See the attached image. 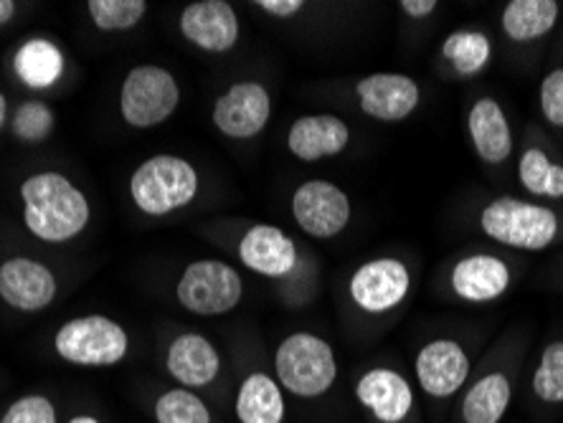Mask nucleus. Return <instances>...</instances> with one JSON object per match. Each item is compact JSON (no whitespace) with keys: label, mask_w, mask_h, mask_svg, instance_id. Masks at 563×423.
<instances>
[{"label":"nucleus","mask_w":563,"mask_h":423,"mask_svg":"<svg viewBox=\"0 0 563 423\" xmlns=\"http://www.w3.org/2000/svg\"><path fill=\"white\" fill-rule=\"evenodd\" d=\"M21 198L23 223L38 242L46 244H66L77 238L92 215L87 196L69 178L54 170L36 172L23 180Z\"/></svg>","instance_id":"obj_1"},{"label":"nucleus","mask_w":563,"mask_h":423,"mask_svg":"<svg viewBox=\"0 0 563 423\" xmlns=\"http://www.w3.org/2000/svg\"><path fill=\"white\" fill-rule=\"evenodd\" d=\"M477 226L490 242L516 252H545L561 234L559 213L543 203L498 196L477 213Z\"/></svg>","instance_id":"obj_2"},{"label":"nucleus","mask_w":563,"mask_h":423,"mask_svg":"<svg viewBox=\"0 0 563 423\" xmlns=\"http://www.w3.org/2000/svg\"><path fill=\"white\" fill-rule=\"evenodd\" d=\"M275 378L282 391L300 401L322 398L338 380L333 345L314 333L287 335L275 350Z\"/></svg>","instance_id":"obj_3"},{"label":"nucleus","mask_w":563,"mask_h":423,"mask_svg":"<svg viewBox=\"0 0 563 423\" xmlns=\"http://www.w3.org/2000/svg\"><path fill=\"white\" fill-rule=\"evenodd\" d=\"M198 188V170L178 155L147 157L130 178L132 203L147 215H168L186 209L196 201Z\"/></svg>","instance_id":"obj_4"},{"label":"nucleus","mask_w":563,"mask_h":423,"mask_svg":"<svg viewBox=\"0 0 563 423\" xmlns=\"http://www.w3.org/2000/svg\"><path fill=\"white\" fill-rule=\"evenodd\" d=\"M54 350L62 360L79 368H110L125 360L130 337L120 322L104 314L74 318L54 335Z\"/></svg>","instance_id":"obj_5"},{"label":"nucleus","mask_w":563,"mask_h":423,"mask_svg":"<svg viewBox=\"0 0 563 423\" xmlns=\"http://www.w3.org/2000/svg\"><path fill=\"white\" fill-rule=\"evenodd\" d=\"M176 297L198 318H221L244 300V279L221 259H198L180 274Z\"/></svg>","instance_id":"obj_6"},{"label":"nucleus","mask_w":563,"mask_h":423,"mask_svg":"<svg viewBox=\"0 0 563 423\" xmlns=\"http://www.w3.org/2000/svg\"><path fill=\"white\" fill-rule=\"evenodd\" d=\"M180 87L168 69L140 64L125 77L120 89V114L130 127L151 130L178 110Z\"/></svg>","instance_id":"obj_7"},{"label":"nucleus","mask_w":563,"mask_h":423,"mask_svg":"<svg viewBox=\"0 0 563 423\" xmlns=\"http://www.w3.org/2000/svg\"><path fill=\"white\" fill-rule=\"evenodd\" d=\"M472 378V355L457 337H432L413 355V380L429 401H450Z\"/></svg>","instance_id":"obj_8"},{"label":"nucleus","mask_w":563,"mask_h":423,"mask_svg":"<svg viewBox=\"0 0 563 423\" xmlns=\"http://www.w3.org/2000/svg\"><path fill=\"white\" fill-rule=\"evenodd\" d=\"M411 269L399 256H376L351 274L347 294L366 314H386L407 302L411 292Z\"/></svg>","instance_id":"obj_9"},{"label":"nucleus","mask_w":563,"mask_h":423,"mask_svg":"<svg viewBox=\"0 0 563 423\" xmlns=\"http://www.w3.org/2000/svg\"><path fill=\"white\" fill-rule=\"evenodd\" d=\"M355 403L376 423L417 421V388L401 370L376 365L361 372L353 388Z\"/></svg>","instance_id":"obj_10"},{"label":"nucleus","mask_w":563,"mask_h":423,"mask_svg":"<svg viewBox=\"0 0 563 423\" xmlns=\"http://www.w3.org/2000/svg\"><path fill=\"white\" fill-rule=\"evenodd\" d=\"M351 198L335 182L314 178L305 180L292 193V219L302 234L320 242L343 234L351 223Z\"/></svg>","instance_id":"obj_11"},{"label":"nucleus","mask_w":563,"mask_h":423,"mask_svg":"<svg viewBox=\"0 0 563 423\" xmlns=\"http://www.w3.org/2000/svg\"><path fill=\"white\" fill-rule=\"evenodd\" d=\"M272 118V97L260 81H236L213 102V127L229 140H254Z\"/></svg>","instance_id":"obj_12"},{"label":"nucleus","mask_w":563,"mask_h":423,"mask_svg":"<svg viewBox=\"0 0 563 423\" xmlns=\"http://www.w3.org/2000/svg\"><path fill=\"white\" fill-rule=\"evenodd\" d=\"M512 287V267L498 254L472 252L450 269V289L460 302L493 304Z\"/></svg>","instance_id":"obj_13"},{"label":"nucleus","mask_w":563,"mask_h":423,"mask_svg":"<svg viewBox=\"0 0 563 423\" xmlns=\"http://www.w3.org/2000/svg\"><path fill=\"white\" fill-rule=\"evenodd\" d=\"M355 99L363 114L376 122H404L421 104V87L409 74L378 71L355 85Z\"/></svg>","instance_id":"obj_14"},{"label":"nucleus","mask_w":563,"mask_h":423,"mask_svg":"<svg viewBox=\"0 0 563 423\" xmlns=\"http://www.w3.org/2000/svg\"><path fill=\"white\" fill-rule=\"evenodd\" d=\"M180 33L206 54H227L242 36L239 15L227 0H198L180 13Z\"/></svg>","instance_id":"obj_15"},{"label":"nucleus","mask_w":563,"mask_h":423,"mask_svg":"<svg viewBox=\"0 0 563 423\" xmlns=\"http://www.w3.org/2000/svg\"><path fill=\"white\" fill-rule=\"evenodd\" d=\"M59 285L46 264L13 256L0 264V300L19 312H41L54 302Z\"/></svg>","instance_id":"obj_16"},{"label":"nucleus","mask_w":563,"mask_h":423,"mask_svg":"<svg viewBox=\"0 0 563 423\" xmlns=\"http://www.w3.org/2000/svg\"><path fill=\"white\" fill-rule=\"evenodd\" d=\"M165 370L186 391H203L221 376V353L201 333H180L165 353Z\"/></svg>","instance_id":"obj_17"},{"label":"nucleus","mask_w":563,"mask_h":423,"mask_svg":"<svg viewBox=\"0 0 563 423\" xmlns=\"http://www.w3.org/2000/svg\"><path fill=\"white\" fill-rule=\"evenodd\" d=\"M236 254L246 269L264 279H285L300 261L292 236L269 223H256L246 231L236 246Z\"/></svg>","instance_id":"obj_18"},{"label":"nucleus","mask_w":563,"mask_h":423,"mask_svg":"<svg viewBox=\"0 0 563 423\" xmlns=\"http://www.w3.org/2000/svg\"><path fill=\"white\" fill-rule=\"evenodd\" d=\"M467 135L477 160L490 168H498L510 160L512 147V127L503 104L495 97H477L467 112Z\"/></svg>","instance_id":"obj_19"},{"label":"nucleus","mask_w":563,"mask_h":423,"mask_svg":"<svg viewBox=\"0 0 563 423\" xmlns=\"http://www.w3.org/2000/svg\"><path fill=\"white\" fill-rule=\"evenodd\" d=\"M516 383L508 368H490L470 378L460 398V423H503L508 416Z\"/></svg>","instance_id":"obj_20"},{"label":"nucleus","mask_w":563,"mask_h":423,"mask_svg":"<svg viewBox=\"0 0 563 423\" xmlns=\"http://www.w3.org/2000/svg\"><path fill=\"white\" fill-rule=\"evenodd\" d=\"M351 143V127L335 114H305L287 132V151L302 163L341 155Z\"/></svg>","instance_id":"obj_21"},{"label":"nucleus","mask_w":563,"mask_h":423,"mask_svg":"<svg viewBox=\"0 0 563 423\" xmlns=\"http://www.w3.org/2000/svg\"><path fill=\"white\" fill-rule=\"evenodd\" d=\"M234 416L239 423H285L287 401L275 376L254 370L236 388Z\"/></svg>","instance_id":"obj_22"},{"label":"nucleus","mask_w":563,"mask_h":423,"mask_svg":"<svg viewBox=\"0 0 563 423\" xmlns=\"http://www.w3.org/2000/svg\"><path fill=\"white\" fill-rule=\"evenodd\" d=\"M559 15L556 0H510L500 13V29L512 44H536L556 29Z\"/></svg>","instance_id":"obj_23"},{"label":"nucleus","mask_w":563,"mask_h":423,"mask_svg":"<svg viewBox=\"0 0 563 423\" xmlns=\"http://www.w3.org/2000/svg\"><path fill=\"white\" fill-rule=\"evenodd\" d=\"M13 71L31 89H48L62 79L64 54L48 38H31L13 56Z\"/></svg>","instance_id":"obj_24"},{"label":"nucleus","mask_w":563,"mask_h":423,"mask_svg":"<svg viewBox=\"0 0 563 423\" xmlns=\"http://www.w3.org/2000/svg\"><path fill=\"white\" fill-rule=\"evenodd\" d=\"M439 52L457 77H477L493 62V41L479 29H457L442 41Z\"/></svg>","instance_id":"obj_25"},{"label":"nucleus","mask_w":563,"mask_h":423,"mask_svg":"<svg viewBox=\"0 0 563 423\" xmlns=\"http://www.w3.org/2000/svg\"><path fill=\"white\" fill-rule=\"evenodd\" d=\"M518 182L523 190L545 198V201H561L563 198V165L551 160L541 147H526L518 157Z\"/></svg>","instance_id":"obj_26"},{"label":"nucleus","mask_w":563,"mask_h":423,"mask_svg":"<svg viewBox=\"0 0 563 423\" xmlns=\"http://www.w3.org/2000/svg\"><path fill=\"white\" fill-rule=\"evenodd\" d=\"M531 393L538 403L549 409L563 405V339H551L538 353L531 372Z\"/></svg>","instance_id":"obj_27"},{"label":"nucleus","mask_w":563,"mask_h":423,"mask_svg":"<svg viewBox=\"0 0 563 423\" xmlns=\"http://www.w3.org/2000/svg\"><path fill=\"white\" fill-rule=\"evenodd\" d=\"M155 423H213V413L201 396L186 388H168L155 398Z\"/></svg>","instance_id":"obj_28"},{"label":"nucleus","mask_w":563,"mask_h":423,"mask_svg":"<svg viewBox=\"0 0 563 423\" xmlns=\"http://www.w3.org/2000/svg\"><path fill=\"white\" fill-rule=\"evenodd\" d=\"M87 11L92 15L95 26L107 33L130 31L145 19V0H89Z\"/></svg>","instance_id":"obj_29"},{"label":"nucleus","mask_w":563,"mask_h":423,"mask_svg":"<svg viewBox=\"0 0 563 423\" xmlns=\"http://www.w3.org/2000/svg\"><path fill=\"white\" fill-rule=\"evenodd\" d=\"M54 112L52 107L38 102V99H29L23 102L13 114L11 130L13 137L21 140V143H44V140L52 135L54 130Z\"/></svg>","instance_id":"obj_30"},{"label":"nucleus","mask_w":563,"mask_h":423,"mask_svg":"<svg viewBox=\"0 0 563 423\" xmlns=\"http://www.w3.org/2000/svg\"><path fill=\"white\" fill-rule=\"evenodd\" d=\"M0 423H59V413L48 396L29 393L15 398L0 416Z\"/></svg>","instance_id":"obj_31"},{"label":"nucleus","mask_w":563,"mask_h":423,"mask_svg":"<svg viewBox=\"0 0 563 423\" xmlns=\"http://www.w3.org/2000/svg\"><path fill=\"white\" fill-rule=\"evenodd\" d=\"M538 110L551 127L563 130V66L545 74L538 87Z\"/></svg>","instance_id":"obj_32"},{"label":"nucleus","mask_w":563,"mask_h":423,"mask_svg":"<svg viewBox=\"0 0 563 423\" xmlns=\"http://www.w3.org/2000/svg\"><path fill=\"white\" fill-rule=\"evenodd\" d=\"M256 8H262V11L272 15V19L287 21V19H295V15H300L305 3L302 0H262V3H256Z\"/></svg>","instance_id":"obj_33"},{"label":"nucleus","mask_w":563,"mask_h":423,"mask_svg":"<svg viewBox=\"0 0 563 423\" xmlns=\"http://www.w3.org/2000/svg\"><path fill=\"white\" fill-rule=\"evenodd\" d=\"M399 8H401V13L411 21H427L437 13L439 3L437 0H401Z\"/></svg>","instance_id":"obj_34"},{"label":"nucleus","mask_w":563,"mask_h":423,"mask_svg":"<svg viewBox=\"0 0 563 423\" xmlns=\"http://www.w3.org/2000/svg\"><path fill=\"white\" fill-rule=\"evenodd\" d=\"M15 8H19V5H15L13 0H0V26H5V23L13 21Z\"/></svg>","instance_id":"obj_35"},{"label":"nucleus","mask_w":563,"mask_h":423,"mask_svg":"<svg viewBox=\"0 0 563 423\" xmlns=\"http://www.w3.org/2000/svg\"><path fill=\"white\" fill-rule=\"evenodd\" d=\"M5 120H8V99L3 91H0V132L5 127Z\"/></svg>","instance_id":"obj_36"},{"label":"nucleus","mask_w":563,"mask_h":423,"mask_svg":"<svg viewBox=\"0 0 563 423\" xmlns=\"http://www.w3.org/2000/svg\"><path fill=\"white\" fill-rule=\"evenodd\" d=\"M66 423H99V419L92 416V413H77V416H71Z\"/></svg>","instance_id":"obj_37"}]
</instances>
